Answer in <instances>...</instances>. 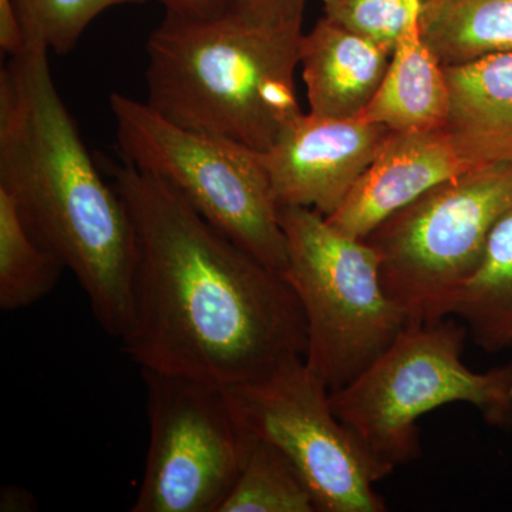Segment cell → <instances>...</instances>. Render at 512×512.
I'll return each mask as SVG.
<instances>
[{
    "label": "cell",
    "mask_w": 512,
    "mask_h": 512,
    "mask_svg": "<svg viewBox=\"0 0 512 512\" xmlns=\"http://www.w3.org/2000/svg\"><path fill=\"white\" fill-rule=\"evenodd\" d=\"M137 266L124 352L140 369L231 386L306 355L308 328L284 274L268 268L153 175L113 165Z\"/></svg>",
    "instance_id": "6da1fadb"
},
{
    "label": "cell",
    "mask_w": 512,
    "mask_h": 512,
    "mask_svg": "<svg viewBox=\"0 0 512 512\" xmlns=\"http://www.w3.org/2000/svg\"><path fill=\"white\" fill-rule=\"evenodd\" d=\"M0 190L40 247L69 269L114 338L128 328L133 222L57 90L49 52L28 47L0 72Z\"/></svg>",
    "instance_id": "7a4b0ae2"
},
{
    "label": "cell",
    "mask_w": 512,
    "mask_h": 512,
    "mask_svg": "<svg viewBox=\"0 0 512 512\" xmlns=\"http://www.w3.org/2000/svg\"><path fill=\"white\" fill-rule=\"evenodd\" d=\"M302 25L303 15L265 10L165 13L147 40L146 103L178 126L266 153L303 113Z\"/></svg>",
    "instance_id": "3957f363"
},
{
    "label": "cell",
    "mask_w": 512,
    "mask_h": 512,
    "mask_svg": "<svg viewBox=\"0 0 512 512\" xmlns=\"http://www.w3.org/2000/svg\"><path fill=\"white\" fill-rule=\"evenodd\" d=\"M467 338L451 316L409 320L365 373L330 392L339 420L392 473L420 457L417 421L447 404H470L488 426L512 429V362L474 372L463 362Z\"/></svg>",
    "instance_id": "277c9868"
},
{
    "label": "cell",
    "mask_w": 512,
    "mask_h": 512,
    "mask_svg": "<svg viewBox=\"0 0 512 512\" xmlns=\"http://www.w3.org/2000/svg\"><path fill=\"white\" fill-rule=\"evenodd\" d=\"M279 222L284 276L308 328L305 362L335 392L389 349L409 316L384 291L379 256L365 239L342 234L312 208L279 207Z\"/></svg>",
    "instance_id": "5b68a950"
},
{
    "label": "cell",
    "mask_w": 512,
    "mask_h": 512,
    "mask_svg": "<svg viewBox=\"0 0 512 512\" xmlns=\"http://www.w3.org/2000/svg\"><path fill=\"white\" fill-rule=\"evenodd\" d=\"M110 110L124 163L153 175L238 247L284 274L286 239L261 153L178 126L126 94H111Z\"/></svg>",
    "instance_id": "8992f818"
},
{
    "label": "cell",
    "mask_w": 512,
    "mask_h": 512,
    "mask_svg": "<svg viewBox=\"0 0 512 512\" xmlns=\"http://www.w3.org/2000/svg\"><path fill=\"white\" fill-rule=\"evenodd\" d=\"M512 211V161L468 171L393 212L365 238L384 291L409 320L446 318L447 303L483 261Z\"/></svg>",
    "instance_id": "52a82bcc"
},
{
    "label": "cell",
    "mask_w": 512,
    "mask_h": 512,
    "mask_svg": "<svg viewBox=\"0 0 512 512\" xmlns=\"http://www.w3.org/2000/svg\"><path fill=\"white\" fill-rule=\"evenodd\" d=\"M224 390L239 424L291 461L318 511L387 510L375 484L392 471L370 456L339 420L328 386L305 357H289Z\"/></svg>",
    "instance_id": "ba28073f"
},
{
    "label": "cell",
    "mask_w": 512,
    "mask_h": 512,
    "mask_svg": "<svg viewBox=\"0 0 512 512\" xmlns=\"http://www.w3.org/2000/svg\"><path fill=\"white\" fill-rule=\"evenodd\" d=\"M150 421L133 512H220L237 480L247 431L224 386L141 369Z\"/></svg>",
    "instance_id": "9c48e42d"
},
{
    "label": "cell",
    "mask_w": 512,
    "mask_h": 512,
    "mask_svg": "<svg viewBox=\"0 0 512 512\" xmlns=\"http://www.w3.org/2000/svg\"><path fill=\"white\" fill-rule=\"evenodd\" d=\"M501 161H512V151L483 134L448 126L392 131L349 197L326 220L348 237L365 239L389 215L436 185Z\"/></svg>",
    "instance_id": "30bf717a"
},
{
    "label": "cell",
    "mask_w": 512,
    "mask_h": 512,
    "mask_svg": "<svg viewBox=\"0 0 512 512\" xmlns=\"http://www.w3.org/2000/svg\"><path fill=\"white\" fill-rule=\"evenodd\" d=\"M392 131L362 119L302 113L261 153L278 207H305L329 217L376 160Z\"/></svg>",
    "instance_id": "8fae6325"
},
{
    "label": "cell",
    "mask_w": 512,
    "mask_h": 512,
    "mask_svg": "<svg viewBox=\"0 0 512 512\" xmlns=\"http://www.w3.org/2000/svg\"><path fill=\"white\" fill-rule=\"evenodd\" d=\"M393 53L323 16L301 42L309 113L325 119H357L376 96Z\"/></svg>",
    "instance_id": "7c38bea8"
},
{
    "label": "cell",
    "mask_w": 512,
    "mask_h": 512,
    "mask_svg": "<svg viewBox=\"0 0 512 512\" xmlns=\"http://www.w3.org/2000/svg\"><path fill=\"white\" fill-rule=\"evenodd\" d=\"M357 119L380 124L394 133L448 126L450 92L446 70L424 42L420 18L413 20L400 36L383 83Z\"/></svg>",
    "instance_id": "4fadbf2b"
},
{
    "label": "cell",
    "mask_w": 512,
    "mask_h": 512,
    "mask_svg": "<svg viewBox=\"0 0 512 512\" xmlns=\"http://www.w3.org/2000/svg\"><path fill=\"white\" fill-rule=\"evenodd\" d=\"M444 316L461 320L485 353L512 349V211L494 228L483 261L447 303Z\"/></svg>",
    "instance_id": "5bb4252c"
},
{
    "label": "cell",
    "mask_w": 512,
    "mask_h": 512,
    "mask_svg": "<svg viewBox=\"0 0 512 512\" xmlns=\"http://www.w3.org/2000/svg\"><path fill=\"white\" fill-rule=\"evenodd\" d=\"M420 30L444 67L512 52V0H420Z\"/></svg>",
    "instance_id": "9a60e30c"
},
{
    "label": "cell",
    "mask_w": 512,
    "mask_h": 512,
    "mask_svg": "<svg viewBox=\"0 0 512 512\" xmlns=\"http://www.w3.org/2000/svg\"><path fill=\"white\" fill-rule=\"evenodd\" d=\"M444 70L450 92L448 127L494 138L512 151V52Z\"/></svg>",
    "instance_id": "2e32d148"
},
{
    "label": "cell",
    "mask_w": 512,
    "mask_h": 512,
    "mask_svg": "<svg viewBox=\"0 0 512 512\" xmlns=\"http://www.w3.org/2000/svg\"><path fill=\"white\" fill-rule=\"evenodd\" d=\"M316 511L311 490L291 461L247 431L241 468L220 512Z\"/></svg>",
    "instance_id": "e0dca14e"
},
{
    "label": "cell",
    "mask_w": 512,
    "mask_h": 512,
    "mask_svg": "<svg viewBox=\"0 0 512 512\" xmlns=\"http://www.w3.org/2000/svg\"><path fill=\"white\" fill-rule=\"evenodd\" d=\"M64 265L29 234L15 204L0 190V309L19 311L59 284Z\"/></svg>",
    "instance_id": "ac0fdd59"
},
{
    "label": "cell",
    "mask_w": 512,
    "mask_h": 512,
    "mask_svg": "<svg viewBox=\"0 0 512 512\" xmlns=\"http://www.w3.org/2000/svg\"><path fill=\"white\" fill-rule=\"evenodd\" d=\"M28 47L66 55L101 13L147 0H13Z\"/></svg>",
    "instance_id": "d6986e66"
},
{
    "label": "cell",
    "mask_w": 512,
    "mask_h": 512,
    "mask_svg": "<svg viewBox=\"0 0 512 512\" xmlns=\"http://www.w3.org/2000/svg\"><path fill=\"white\" fill-rule=\"evenodd\" d=\"M323 16L393 53L407 26L420 18V0H322Z\"/></svg>",
    "instance_id": "ffe728a7"
},
{
    "label": "cell",
    "mask_w": 512,
    "mask_h": 512,
    "mask_svg": "<svg viewBox=\"0 0 512 512\" xmlns=\"http://www.w3.org/2000/svg\"><path fill=\"white\" fill-rule=\"evenodd\" d=\"M0 47L2 52L10 57L28 50L25 33L13 0H0Z\"/></svg>",
    "instance_id": "44dd1931"
},
{
    "label": "cell",
    "mask_w": 512,
    "mask_h": 512,
    "mask_svg": "<svg viewBox=\"0 0 512 512\" xmlns=\"http://www.w3.org/2000/svg\"><path fill=\"white\" fill-rule=\"evenodd\" d=\"M164 6L165 13L181 16H200L210 18L227 9L224 0H157Z\"/></svg>",
    "instance_id": "7402d4cb"
},
{
    "label": "cell",
    "mask_w": 512,
    "mask_h": 512,
    "mask_svg": "<svg viewBox=\"0 0 512 512\" xmlns=\"http://www.w3.org/2000/svg\"><path fill=\"white\" fill-rule=\"evenodd\" d=\"M232 9L265 10V12L305 15L306 0H224Z\"/></svg>",
    "instance_id": "603a6c76"
},
{
    "label": "cell",
    "mask_w": 512,
    "mask_h": 512,
    "mask_svg": "<svg viewBox=\"0 0 512 512\" xmlns=\"http://www.w3.org/2000/svg\"><path fill=\"white\" fill-rule=\"evenodd\" d=\"M37 503L35 497L28 490L16 485H6L0 494V511L23 512L36 511Z\"/></svg>",
    "instance_id": "cb8c5ba5"
}]
</instances>
